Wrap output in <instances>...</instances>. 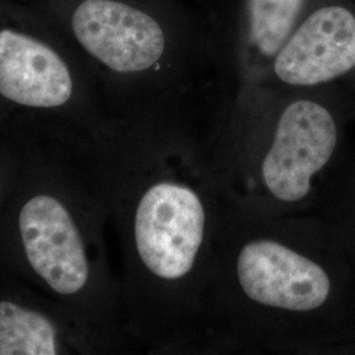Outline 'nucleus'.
Instances as JSON below:
<instances>
[{
  "label": "nucleus",
  "instance_id": "f03ea898",
  "mask_svg": "<svg viewBox=\"0 0 355 355\" xmlns=\"http://www.w3.org/2000/svg\"><path fill=\"white\" fill-rule=\"evenodd\" d=\"M20 146V166L0 212V270L51 297L83 325L104 354L135 349L110 225L76 125L12 119L0 129Z\"/></svg>",
  "mask_w": 355,
  "mask_h": 355
},
{
  "label": "nucleus",
  "instance_id": "20e7f679",
  "mask_svg": "<svg viewBox=\"0 0 355 355\" xmlns=\"http://www.w3.org/2000/svg\"><path fill=\"white\" fill-rule=\"evenodd\" d=\"M313 89L239 92L209 145L221 192L242 214L305 215L340 128Z\"/></svg>",
  "mask_w": 355,
  "mask_h": 355
},
{
  "label": "nucleus",
  "instance_id": "f257e3e1",
  "mask_svg": "<svg viewBox=\"0 0 355 355\" xmlns=\"http://www.w3.org/2000/svg\"><path fill=\"white\" fill-rule=\"evenodd\" d=\"M76 132L119 248L132 343L154 353L200 354L229 209L209 142L157 117L108 114Z\"/></svg>",
  "mask_w": 355,
  "mask_h": 355
},
{
  "label": "nucleus",
  "instance_id": "7ed1b4c3",
  "mask_svg": "<svg viewBox=\"0 0 355 355\" xmlns=\"http://www.w3.org/2000/svg\"><path fill=\"white\" fill-rule=\"evenodd\" d=\"M87 70L107 112L177 121L208 136L195 103L205 51L170 0H26Z\"/></svg>",
  "mask_w": 355,
  "mask_h": 355
},
{
  "label": "nucleus",
  "instance_id": "0eeeda50",
  "mask_svg": "<svg viewBox=\"0 0 355 355\" xmlns=\"http://www.w3.org/2000/svg\"><path fill=\"white\" fill-rule=\"evenodd\" d=\"M60 354H103V350L62 306L0 270V355Z\"/></svg>",
  "mask_w": 355,
  "mask_h": 355
},
{
  "label": "nucleus",
  "instance_id": "39448f33",
  "mask_svg": "<svg viewBox=\"0 0 355 355\" xmlns=\"http://www.w3.org/2000/svg\"><path fill=\"white\" fill-rule=\"evenodd\" d=\"M0 108L7 121L83 128L110 114L76 53L26 0H0Z\"/></svg>",
  "mask_w": 355,
  "mask_h": 355
},
{
  "label": "nucleus",
  "instance_id": "423d86ee",
  "mask_svg": "<svg viewBox=\"0 0 355 355\" xmlns=\"http://www.w3.org/2000/svg\"><path fill=\"white\" fill-rule=\"evenodd\" d=\"M354 69L355 13L343 4H321L308 7L258 87L318 89Z\"/></svg>",
  "mask_w": 355,
  "mask_h": 355
},
{
  "label": "nucleus",
  "instance_id": "6e6552de",
  "mask_svg": "<svg viewBox=\"0 0 355 355\" xmlns=\"http://www.w3.org/2000/svg\"><path fill=\"white\" fill-rule=\"evenodd\" d=\"M309 0H243L229 53L234 96L263 83L282 45L302 20Z\"/></svg>",
  "mask_w": 355,
  "mask_h": 355
}]
</instances>
